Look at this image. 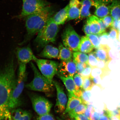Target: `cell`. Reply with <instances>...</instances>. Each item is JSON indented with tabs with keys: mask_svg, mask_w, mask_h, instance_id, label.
<instances>
[{
	"mask_svg": "<svg viewBox=\"0 0 120 120\" xmlns=\"http://www.w3.org/2000/svg\"><path fill=\"white\" fill-rule=\"evenodd\" d=\"M16 79L14 62L11 61L0 70V120H12L10 101Z\"/></svg>",
	"mask_w": 120,
	"mask_h": 120,
	"instance_id": "cell-1",
	"label": "cell"
},
{
	"mask_svg": "<svg viewBox=\"0 0 120 120\" xmlns=\"http://www.w3.org/2000/svg\"><path fill=\"white\" fill-rule=\"evenodd\" d=\"M53 12L51 7L49 6L41 11L25 17L27 34L22 44L29 41L44 27Z\"/></svg>",
	"mask_w": 120,
	"mask_h": 120,
	"instance_id": "cell-2",
	"label": "cell"
},
{
	"mask_svg": "<svg viewBox=\"0 0 120 120\" xmlns=\"http://www.w3.org/2000/svg\"><path fill=\"white\" fill-rule=\"evenodd\" d=\"M59 29L58 25L50 17L44 27L38 33L34 40L38 48H43L49 43L55 42Z\"/></svg>",
	"mask_w": 120,
	"mask_h": 120,
	"instance_id": "cell-3",
	"label": "cell"
},
{
	"mask_svg": "<svg viewBox=\"0 0 120 120\" xmlns=\"http://www.w3.org/2000/svg\"><path fill=\"white\" fill-rule=\"evenodd\" d=\"M30 66L34 73L33 79L25 86L31 90L49 93L53 90V84H51L41 74L35 66L31 62Z\"/></svg>",
	"mask_w": 120,
	"mask_h": 120,
	"instance_id": "cell-4",
	"label": "cell"
},
{
	"mask_svg": "<svg viewBox=\"0 0 120 120\" xmlns=\"http://www.w3.org/2000/svg\"><path fill=\"white\" fill-rule=\"evenodd\" d=\"M34 61L41 74L51 84H53V78L57 74L59 63L55 61L37 58Z\"/></svg>",
	"mask_w": 120,
	"mask_h": 120,
	"instance_id": "cell-5",
	"label": "cell"
},
{
	"mask_svg": "<svg viewBox=\"0 0 120 120\" xmlns=\"http://www.w3.org/2000/svg\"><path fill=\"white\" fill-rule=\"evenodd\" d=\"M64 46L72 52H78L81 39L73 27L69 25L64 29L62 36Z\"/></svg>",
	"mask_w": 120,
	"mask_h": 120,
	"instance_id": "cell-6",
	"label": "cell"
},
{
	"mask_svg": "<svg viewBox=\"0 0 120 120\" xmlns=\"http://www.w3.org/2000/svg\"><path fill=\"white\" fill-rule=\"evenodd\" d=\"M22 7L19 18H25L29 15L42 11L49 6V3L44 0H22Z\"/></svg>",
	"mask_w": 120,
	"mask_h": 120,
	"instance_id": "cell-7",
	"label": "cell"
},
{
	"mask_svg": "<svg viewBox=\"0 0 120 120\" xmlns=\"http://www.w3.org/2000/svg\"><path fill=\"white\" fill-rule=\"evenodd\" d=\"M30 97L34 110L39 116L49 113L52 104L47 99L34 94H30Z\"/></svg>",
	"mask_w": 120,
	"mask_h": 120,
	"instance_id": "cell-8",
	"label": "cell"
},
{
	"mask_svg": "<svg viewBox=\"0 0 120 120\" xmlns=\"http://www.w3.org/2000/svg\"><path fill=\"white\" fill-rule=\"evenodd\" d=\"M16 53L19 68L26 69L27 64L37 58L29 46L18 48Z\"/></svg>",
	"mask_w": 120,
	"mask_h": 120,
	"instance_id": "cell-9",
	"label": "cell"
},
{
	"mask_svg": "<svg viewBox=\"0 0 120 120\" xmlns=\"http://www.w3.org/2000/svg\"><path fill=\"white\" fill-rule=\"evenodd\" d=\"M52 82L56 88L57 99L55 106V112L58 113H64L67 104V98L64 93V88L56 81H53Z\"/></svg>",
	"mask_w": 120,
	"mask_h": 120,
	"instance_id": "cell-10",
	"label": "cell"
},
{
	"mask_svg": "<svg viewBox=\"0 0 120 120\" xmlns=\"http://www.w3.org/2000/svg\"><path fill=\"white\" fill-rule=\"evenodd\" d=\"M114 0H94L93 7L95 8V15L103 18L110 14L111 5Z\"/></svg>",
	"mask_w": 120,
	"mask_h": 120,
	"instance_id": "cell-11",
	"label": "cell"
},
{
	"mask_svg": "<svg viewBox=\"0 0 120 120\" xmlns=\"http://www.w3.org/2000/svg\"><path fill=\"white\" fill-rule=\"evenodd\" d=\"M58 75L68 77L73 76L77 73L76 64L72 59L62 61L58 66Z\"/></svg>",
	"mask_w": 120,
	"mask_h": 120,
	"instance_id": "cell-12",
	"label": "cell"
},
{
	"mask_svg": "<svg viewBox=\"0 0 120 120\" xmlns=\"http://www.w3.org/2000/svg\"><path fill=\"white\" fill-rule=\"evenodd\" d=\"M68 21L79 19L82 4L79 0H70L69 4Z\"/></svg>",
	"mask_w": 120,
	"mask_h": 120,
	"instance_id": "cell-13",
	"label": "cell"
},
{
	"mask_svg": "<svg viewBox=\"0 0 120 120\" xmlns=\"http://www.w3.org/2000/svg\"><path fill=\"white\" fill-rule=\"evenodd\" d=\"M110 49L108 45H101L98 48L95 49L94 52L98 60L110 62L112 60L109 55Z\"/></svg>",
	"mask_w": 120,
	"mask_h": 120,
	"instance_id": "cell-14",
	"label": "cell"
},
{
	"mask_svg": "<svg viewBox=\"0 0 120 120\" xmlns=\"http://www.w3.org/2000/svg\"><path fill=\"white\" fill-rule=\"evenodd\" d=\"M43 48L42 51L39 54V56L48 59L58 58L59 54V49L48 44L46 45Z\"/></svg>",
	"mask_w": 120,
	"mask_h": 120,
	"instance_id": "cell-15",
	"label": "cell"
},
{
	"mask_svg": "<svg viewBox=\"0 0 120 120\" xmlns=\"http://www.w3.org/2000/svg\"><path fill=\"white\" fill-rule=\"evenodd\" d=\"M99 19L95 15L90 16L87 19L86 23L89 25L91 34L99 35L101 34Z\"/></svg>",
	"mask_w": 120,
	"mask_h": 120,
	"instance_id": "cell-16",
	"label": "cell"
},
{
	"mask_svg": "<svg viewBox=\"0 0 120 120\" xmlns=\"http://www.w3.org/2000/svg\"><path fill=\"white\" fill-rule=\"evenodd\" d=\"M69 4L57 12L52 17L54 22L58 25H63L68 17Z\"/></svg>",
	"mask_w": 120,
	"mask_h": 120,
	"instance_id": "cell-17",
	"label": "cell"
},
{
	"mask_svg": "<svg viewBox=\"0 0 120 120\" xmlns=\"http://www.w3.org/2000/svg\"><path fill=\"white\" fill-rule=\"evenodd\" d=\"M82 7L79 19L88 18L91 16L90 9L93 6L94 0H82Z\"/></svg>",
	"mask_w": 120,
	"mask_h": 120,
	"instance_id": "cell-18",
	"label": "cell"
},
{
	"mask_svg": "<svg viewBox=\"0 0 120 120\" xmlns=\"http://www.w3.org/2000/svg\"><path fill=\"white\" fill-rule=\"evenodd\" d=\"M94 48L92 43L86 36L82 37L79 45V51L85 53H90Z\"/></svg>",
	"mask_w": 120,
	"mask_h": 120,
	"instance_id": "cell-19",
	"label": "cell"
},
{
	"mask_svg": "<svg viewBox=\"0 0 120 120\" xmlns=\"http://www.w3.org/2000/svg\"><path fill=\"white\" fill-rule=\"evenodd\" d=\"M82 103V101L80 98L76 96L74 94H68V101L64 114H67L70 111L72 110Z\"/></svg>",
	"mask_w": 120,
	"mask_h": 120,
	"instance_id": "cell-20",
	"label": "cell"
},
{
	"mask_svg": "<svg viewBox=\"0 0 120 120\" xmlns=\"http://www.w3.org/2000/svg\"><path fill=\"white\" fill-rule=\"evenodd\" d=\"M60 79L63 82L68 92V94H74L75 91V86L73 76L64 77L58 75Z\"/></svg>",
	"mask_w": 120,
	"mask_h": 120,
	"instance_id": "cell-21",
	"label": "cell"
},
{
	"mask_svg": "<svg viewBox=\"0 0 120 120\" xmlns=\"http://www.w3.org/2000/svg\"><path fill=\"white\" fill-rule=\"evenodd\" d=\"M59 54L58 57V59L62 61H68L72 59L73 53L71 51L67 48L64 47L61 43L59 46Z\"/></svg>",
	"mask_w": 120,
	"mask_h": 120,
	"instance_id": "cell-22",
	"label": "cell"
},
{
	"mask_svg": "<svg viewBox=\"0 0 120 120\" xmlns=\"http://www.w3.org/2000/svg\"><path fill=\"white\" fill-rule=\"evenodd\" d=\"M110 14L114 20L120 19V1L114 0L111 5Z\"/></svg>",
	"mask_w": 120,
	"mask_h": 120,
	"instance_id": "cell-23",
	"label": "cell"
},
{
	"mask_svg": "<svg viewBox=\"0 0 120 120\" xmlns=\"http://www.w3.org/2000/svg\"><path fill=\"white\" fill-rule=\"evenodd\" d=\"M87 105L82 103L79 105L74 109L68 112L67 113L70 118L74 120L78 115L84 114L86 111Z\"/></svg>",
	"mask_w": 120,
	"mask_h": 120,
	"instance_id": "cell-24",
	"label": "cell"
},
{
	"mask_svg": "<svg viewBox=\"0 0 120 120\" xmlns=\"http://www.w3.org/2000/svg\"><path fill=\"white\" fill-rule=\"evenodd\" d=\"M73 60L75 63L80 62L88 64V56L86 54L76 52L73 53Z\"/></svg>",
	"mask_w": 120,
	"mask_h": 120,
	"instance_id": "cell-25",
	"label": "cell"
},
{
	"mask_svg": "<svg viewBox=\"0 0 120 120\" xmlns=\"http://www.w3.org/2000/svg\"><path fill=\"white\" fill-rule=\"evenodd\" d=\"M83 78L82 89L85 91L91 90L93 87L95 85L92 78L91 76L89 77Z\"/></svg>",
	"mask_w": 120,
	"mask_h": 120,
	"instance_id": "cell-26",
	"label": "cell"
},
{
	"mask_svg": "<svg viewBox=\"0 0 120 120\" xmlns=\"http://www.w3.org/2000/svg\"><path fill=\"white\" fill-rule=\"evenodd\" d=\"M73 79L75 86V90L82 89L83 78L80 75L77 73L73 76Z\"/></svg>",
	"mask_w": 120,
	"mask_h": 120,
	"instance_id": "cell-27",
	"label": "cell"
},
{
	"mask_svg": "<svg viewBox=\"0 0 120 120\" xmlns=\"http://www.w3.org/2000/svg\"><path fill=\"white\" fill-rule=\"evenodd\" d=\"M94 46V49L100 47V45L99 36L96 34H91L86 35Z\"/></svg>",
	"mask_w": 120,
	"mask_h": 120,
	"instance_id": "cell-28",
	"label": "cell"
},
{
	"mask_svg": "<svg viewBox=\"0 0 120 120\" xmlns=\"http://www.w3.org/2000/svg\"><path fill=\"white\" fill-rule=\"evenodd\" d=\"M25 111L20 109H13L11 112L12 119L13 120H19L24 113Z\"/></svg>",
	"mask_w": 120,
	"mask_h": 120,
	"instance_id": "cell-29",
	"label": "cell"
},
{
	"mask_svg": "<svg viewBox=\"0 0 120 120\" xmlns=\"http://www.w3.org/2000/svg\"><path fill=\"white\" fill-rule=\"evenodd\" d=\"M98 60L94 55V52H91L88 55V65L92 68L97 67Z\"/></svg>",
	"mask_w": 120,
	"mask_h": 120,
	"instance_id": "cell-30",
	"label": "cell"
},
{
	"mask_svg": "<svg viewBox=\"0 0 120 120\" xmlns=\"http://www.w3.org/2000/svg\"><path fill=\"white\" fill-rule=\"evenodd\" d=\"M99 39L101 45H108L109 37L108 33L105 32L99 35Z\"/></svg>",
	"mask_w": 120,
	"mask_h": 120,
	"instance_id": "cell-31",
	"label": "cell"
},
{
	"mask_svg": "<svg viewBox=\"0 0 120 120\" xmlns=\"http://www.w3.org/2000/svg\"><path fill=\"white\" fill-rule=\"evenodd\" d=\"M91 96V93L90 91H85L83 90L80 98L82 103L87 105L89 104Z\"/></svg>",
	"mask_w": 120,
	"mask_h": 120,
	"instance_id": "cell-32",
	"label": "cell"
},
{
	"mask_svg": "<svg viewBox=\"0 0 120 120\" xmlns=\"http://www.w3.org/2000/svg\"><path fill=\"white\" fill-rule=\"evenodd\" d=\"M106 28L112 27L114 19L110 15H108L103 18L101 19Z\"/></svg>",
	"mask_w": 120,
	"mask_h": 120,
	"instance_id": "cell-33",
	"label": "cell"
},
{
	"mask_svg": "<svg viewBox=\"0 0 120 120\" xmlns=\"http://www.w3.org/2000/svg\"><path fill=\"white\" fill-rule=\"evenodd\" d=\"M118 31L117 30L112 27L110 28L108 33L109 39L112 40L118 39Z\"/></svg>",
	"mask_w": 120,
	"mask_h": 120,
	"instance_id": "cell-34",
	"label": "cell"
},
{
	"mask_svg": "<svg viewBox=\"0 0 120 120\" xmlns=\"http://www.w3.org/2000/svg\"><path fill=\"white\" fill-rule=\"evenodd\" d=\"M92 69V68L88 65L82 72L81 75L83 77H90L91 76Z\"/></svg>",
	"mask_w": 120,
	"mask_h": 120,
	"instance_id": "cell-35",
	"label": "cell"
},
{
	"mask_svg": "<svg viewBox=\"0 0 120 120\" xmlns=\"http://www.w3.org/2000/svg\"><path fill=\"white\" fill-rule=\"evenodd\" d=\"M76 64L77 73L81 75L88 64L83 63L77 62L75 63Z\"/></svg>",
	"mask_w": 120,
	"mask_h": 120,
	"instance_id": "cell-36",
	"label": "cell"
},
{
	"mask_svg": "<svg viewBox=\"0 0 120 120\" xmlns=\"http://www.w3.org/2000/svg\"><path fill=\"white\" fill-rule=\"evenodd\" d=\"M95 111L94 108L92 105L88 104L84 114L90 118L91 114Z\"/></svg>",
	"mask_w": 120,
	"mask_h": 120,
	"instance_id": "cell-37",
	"label": "cell"
},
{
	"mask_svg": "<svg viewBox=\"0 0 120 120\" xmlns=\"http://www.w3.org/2000/svg\"><path fill=\"white\" fill-rule=\"evenodd\" d=\"M37 120H55L53 115L50 113L46 114L42 116H39Z\"/></svg>",
	"mask_w": 120,
	"mask_h": 120,
	"instance_id": "cell-38",
	"label": "cell"
},
{
	"mask_svg": "<svg viewBox=\"0 0 120 120\" xmlns=\"http://www.w3.org/2000/svg\"><path fill=\"white\" fill-rule=\"evenodd\" d=\"M31 116H32L30 112L25 111L24 113L19 120H31Z\"/></svg>",
	"mask_w": 120,
	"mask_h": 120,
	"instance_id": "cell-39",
	"label": "cell"
},
{
	"mask_svg": "<svg viewBox=\"0 0 120 120\" xmlns=\"http://www.w3.org/2000/svg\"><path fill=\"white\" fill-rule=\"evenodd\" d=\"M111 113L112 117H115L119 119L120 116V107H118L115 110L111 111Z\"/></svg>",
	"mask_w": 120,
	"mask_h": 120,
	"instance_id": "cell-40",
	"label": "cell"
},
{
	"mask_svg": "<svg viewBox=\"0 0 120 120\" xmlns=\"http://www.w3.org/2000/svg\"><path fill=\"white\" fill-rule=\"evenodd\" d=\"M100 115L94 111L93 112L90 118V120H99Z\"/></svg>",
	"mask_w": 120,
	"mask_h": 120,
	"instance_id": "cell-41",
	"label": "cell"
},
{
	"mask_svg": "<svg viewBox=\"0 0 120 120\" xmlns=\"http://www.w3.org/2000/svg\"><path fill=\"white\" fill-rule=\"evenodd\" d=\"M73 120H90V118L84 114H82L78 115L76 116Z\"/></svg>",
	"mask_w": 120,
	"mask_h": 120,
	"instance_id": "cell-42",
	"label": "cell"
},
{
	"mask_svg": "<svg viewBox=\"0 0 120 120\" xmlns=\"http://www.w3.org/2000/svg\"><path fill=\"white\" fill-rule=\"evenodd\" d=\"M83 30L84 32L86 35L91 34L90 30L89 25L87 23H86L84 25L83 27Z\"/></svg>",
	"mask_w": 120,
	"mask_h": 120,
	"instance_id": "cell-43",
	"label": "cell"
},
{
	"mask_svg": "<svg viewBox=\"0 0 120 120\" xmlns=\"http://www.w3.org/2000/svg\"><path fill=\"white\" fill-rule=\"evenodd\" d=\"M99 22L101 26V34L103 33L106 32V28L101 19H99Z\"/></svg>",
	"mask_w": 120,
	"mask_h": 120,
	"instance_id": "cell-44",
	"label": "cell"
},
{
	"mask_svg": "<svg viewBox=\"0 0 120 120\" xmlns=\"http://www.w3.org/2000/svg\"><path fill=\"white\" fill-rule=\"evenodd\" d=\"M99 120H109V118L107 115L103 113V114L100 116Z\"/></svg>",
	"mask_w": 120,
	"mask_h": 120,
	"instance_id": "cell-45",
	"label": "cell"
},
{
	"mask_svg": "<svg viewBox=\"0 0 120 120\" xmlns=\"http://www.w3.org/2000/svg\"><path fill=\"white\" fill-rule=\"evenodd\" d=\"M117 26L118 30L120 31V19L118 20Z\"/></svg>",
	"mask_w": 120,
	"mask_h": 120,
	"instance_id": "cell-46",
	"label": "cell"
},
{
	"mask_svg": "<svg viewBox=\"0 0 120 120\" xmlns=\"http://www.w3.org/2000/svg\"><path fill=\"white\" fill-rule=\"evenodd\" d=\"M118 40L120 42V31H118Z\"/></svg>",
	"mask_w": 120,
	"mask_h": 120,
	"instance_id": "cell-47",
	"label": "cell"
},
{
	"mask_svg": "<svg viewBox=\"0 0 120 120\" xmlns=\"http://www.w3.org/2000/svg\"><path fill=\"white\" fill-rule=\"evenodd\" d=\"M56 118L58 120H63V119H61V118H60L58 117H56Z\"/></svg>",
	"mask_w": 120,
	"mask_h": 120,
	"instance_id": "cell-48",
	"label": "cell"
},
{
	"mask_svg": "<svg viewBox=\"0 0 120 120\" xmlns=\"http://www.w3.org/2000/svg\"><path fill=\"white\" fill-rule=\"evenodd\" d=\"M118 120H120V118H119V119H118Z\"/></svg>",
	"mask_w": 120,
	"mask_h": 120,
	"instance_id": "cell-49",
	"label": "cell"
},
{
	"mask_svg": "<svg viewBox=\"0 0 120 120\" xmlns=\"http://www.w3.org/2000/svg\"></svg>",
	"mask_w": 120,
	"mask_h": 120,
	"instance_id": "cell-50",
	"label": "cell"
},
{
	"mask_svg": "<svg viewBox=\"0 0 120 120\" xmlns=\"http://www.w3.org/2000/svg\"></svg>",
	"mask_w": 120,
	"mask_h": 120,
	"instance_id": "cell-51",
	"label": "cell"
}]
</instances>
